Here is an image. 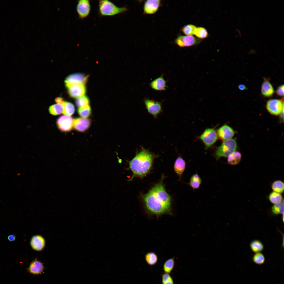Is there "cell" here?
Here are the masks:
<instances>
[{
  "instance_id": "obj_31",
  "label": "cell",
  "mask_w": 284,
  "mask_h": 284,
  "mask_svg": "<svg viewBox=\"0 0 284 284\" xmlns=\"http://www.w3.org/2000/svg\"><path fill=\"white\" fill-rule=\"evenodd\" d=\"M283 210L284 202L283 199L279 202L275 204L272 208V213L276 215L280 214H283Z\"/></svg>"
},
{
  "instance_id": "obj_14",
  "label": "cell",
  "mask_w": 284,
  "mask_h": 284,
  "mask_svg": "<svg viewBox=\"0 0 284 284\" xmlns=\"http://www.w3.org/2000/svg\"><path fill=\"white\" fill-rule=\"evenodd\" d=\"M88 78V76L81 73L71 74L67 77L65 79V85L78 83L85 84L87 81Z\"/></svg>"
},
{
  "instance_id": "obj_17",
  "label": "cell",
  "mask_w": 284,
  "mask_h": 284,
  "mask_svg": "<svg viewBox=\"0 0 284 284\" xmlns=\"http://www.w3.org/2000/svg\"><path fill=\"white\" fill-rule=\"evenodd\" d=\"M30 245L34 250L39 251L44 248L45 245V241L44 238L39 235L33 236L31 240Z\"/></svg>"
},
{
  "instance_id": "obj_8",
  "label": "cell",
  "mask_w": 284,
  "mask_h": 284,
  "mask_svg": "<svg viewBox=\"0 0 284 284\" xmlns=\"http://www.w3.org/2000/svg\"><path fill=\"white\" fill-rule=\"evenodd\" d=\"M70 97L78 98L84 96L86 92L85 84L80 83H76L65 85Z\"/></svg>"
},
{
  "instance_id": "obj_6",
  "label": "cell",
  "mask_w": 284,
  "mask_h": 284,
  "mask_svg": "<svg viewBox=\"0 0 284 284\" xmlns=\"http://www.w3.org/2000/svg\"><path fill=\"white\" fill-rule=\"evenodd\" d=\"M144 103L148 112L155 118L162 111V102H159L154 99L145 98Z\"/></svg>"
},
{
  "instance_id": "obj_34",
  "label": "cell",
  "mask_w": 284,
  "mask_h": 284,
  "mask_svg": "<svg viewBox=\"0 0 284 284\" xmlns=\"http://www.w3.org/2000/svg\"><path fill=\"white\" fill-rule=\"evenodd\" d=\"M196 27L194 25L189 24L184 26L181 29V31L185 34L192 36L194 34Z\"/></svg>"
},
{
  "instance_id": "obj_32",
  "label": "cell",
  "mask_w": 284,
  "mask_h": 284,
  "mask_svg": "<svg viewBox=\"0 0 284 284\" xmlns=\"http://www.w3.org/2000/svg\"><path fill=\"white\" fill-rule=\"evenodd\" d=\"M89 101L88 98L84 95L77 98L75 101V103L77 106L79 108L89 105Z\"/></svg>"
},
{
  "instance_id": "obj_4",
  "label": "cell",
  "mask_w": 284,
  "mask_h": 284,
  "mask_svg": "<svg viewBox=\"0 0 284 284\" xmlns=\"http://www.w3.org/2000/svg\"><path fill=\"white\" fill-rule=\"evenodd\" d=\"M237 148V142L235 139H231L224 141L217 149L215 152L216 158L227 157L230 154L236 151Z\"/></svg>"
},
{
  "instance_id": "obj_1",
  "label": "cell",
  "mask_w": 284,
  "mask_h": 284,
  "mask_svg": "<svg viewBox=\"0 0 284 284\" xmlns=\"http://www.w3.org/2000/svg\"><path fill=\"white\" fill-rule=\"evenodd\" d=\"M163 178L153 187L143 198L147 210L152 214L160 215L171 214V199L166 191Z\"/></svg>"
},
{
  "instance_id": "obj_13",
  "label": "cell",
  "mask_w": 284,
  "mask_h": 284,
  "mask_svg": "<svg viewBox=\"0 0 284 284\" xmlns=\"http://www.w3.org/2000/svg\"><path fill=\"white\" fill-rule=\"evenodd\" d=\"M217 132L218 137L224 141L231 139L235 133L233 129L226 124L219 128Z\"/></svg>"
},
{
  "instance_id": "obj_16",
  "label": "cell",
  "mask_w": 284,
  "mask_h": 284,
  "mask_svg": "<svg viewBox=\"0 0 284 284\" xmlns=\"http://www.w3.org/2000/svg\"><path fill=\"white\" fill-rule=\"evenodd\" d=\"M167 81L164 79L163 74L152 81L149 84L150 87L153 90L162 91L166 89L168 87Z\"/></svg>"
},
{
  "instance_id": "obj_12",
  "label": "cell",
  "mask_w": 284,
  "mask_h": 284,
  "mask_svg": "<svg viewBox=\"0 0 284 284\" xmlns=\"http://www.w3.org/2000/svg\"><path fill=\"white\" fill-rule=\"evenodd\" d=\"M161 1L159 0H148L144 3L143 13L148 14H152L156 12L160 7Z\"/></svg>"
},
{
  "instance_id": "obj_26",
  "label": "cell",
  "mask_w": 284,
  "mask_h": 284,
  "mask_svg": "<svg viewBox=\"0 0 284 284\" xmlns=\"http://www.w3.org/2000/svg\"><path fill=\"white\" fill-rule=\"evenodd\" d=\"M250 246L251 250L256 253L260 252L264 249V246L262 243L258 240L252 241L250 243Z\"/></svg>"
},
{
  "instance_id": "obj_22",
  "label": "cell",
  "mask_w": 284,
  "mask_h": 284,
  "mask_svg": "<svg viewBox=\"0 0 284 284\" xmlns=\"http://www.w3.org/2000/svg\"><path fill=\"white\" fill-rule=\"evenodd\" d=\"M201 181L199 175L197 174H195L191 177L189 184L193 189H197L200 187Z\"/></svg>"
},
{
  "instance_id": "obj_24",
  "label": "cell",
  "mask_w": 284,
  "mask_h": 284,
  "mask_svg": "<svg viewBox=\"0 0 284 284\" xmlns=\"http://www.w3.org/2000/svg\"><path fill=\"white\" fill-rule=\"evenodd\" d=\"M175 262L174 258L173 257L166 260L164 263L163 269L165 273L170 274L173 269Z\"/></svg>"
},
{
  "instance_id": "obj_23",
  "label": "cell",
  "mask_w": 284,
  "mask_h": 284,
  "mask_svg": "<svg viewBox=\"0 0 284 284\" xmlns=\"http://www.w3.org/2000/svg\"><path fill=\"white\" fill-rule=\"evenodd\" d=\"M63 113L65 115L70 116L72 115L75 110L73 104L69 102L64 101L63 104Z\"/></svg>"
},
{
  "instance_id": "obj_38",
  "label": "cell",
  "mask_w": 284,
  "mask_h": 284,
  "mask_svg": "<svg viewBox=\"0 0 284 284\" xmlns=\"http://www.w3.org/2000/svg\"><path fill=\"white\" fill-rule=\"evenodd\" d=\"M8 239L11 242L15 240L16 236L13 234L10 235L8 236Z\"/></svg>"
},
{
  "instance_id": "obj_15",
  "label": "cell",
  "mask_w": 284,
  "mask_h": 284,
  "mask_svg": "<svg viewBox=\"0 0 284 284\" xmlns=\"http://www.w3.org/2000/svg\"><path fill=\"white\" fill-rule=\"evenodd\" d=\"M91 123L90 120L84 118H77L74 120L73 126L77 130L80 132H83L89 127Z\"/></svg>"
},
{
  "instance_id": "obj_11",
  "label": "cell",
  "mask_w": 284,
  "mask_h": 284,
  "mask_svg": "<svg viewBox=\"0 0 284 284\" xmlns=\"http://www.w3.org/2000/svg\"><path fill=\"white\" fill-rule=\"evenodd\" d=\"M74 120L72 117L63 115L58 119L57 124L59 128L61 131L64 132L69 131L73 128Z\"/></svg>"
},
{
  "instance_id": "obj_30",
  "label": "cell",
  "mask_w": 284,
  "mask_h": 284,
  "mask_svg": "<svg viewBox=\"0 0 284 284\" xmlns=\"http://www.w3.org/2000/svg\"><path fill=\"white\" fill-rule=\"evenodd\" d=\"M196 36L200 39H204L208 36V33L206 29L201 27H196L194 33Z\"/></svg>"
},
{
  "instance_id": "obj_25",
  "label": "cell",
  "mask_w": 284,
  "mask_h": 284,
  "mask_svg": "<svg viewBox=\"0 0 284 284\" xmlns=\"http://www.w3.org/2000/svg\"><path fill=\"white\" fill-rule=\"evenodd\" d=\"M157 255L153 252H149L147 253L145 255V260L147 263L150 266L155 265L158 261Z\"/></svg>"
},
{
  "instance_id": "obj_7",
  "label": "cell",
  "mask_w": 284,
  "mask_h": 284,
  "mask_svg": "<svg viewBox=\"0 0 284 284\" xmlns=\"http://www.w3.org/2000/svg\"><path fill=\"white\" fill-rule=\"evenodd\" d=\"M268 111L272 115H278L284 110L283 100L276 99L268 100L266 104Z\"/></svg>"
},
{
  "instance_id": "obj_5",
  "label": "cell",
  "mask_w": 284,
  "mask_h": 284,
  "mask_svg": "<svg viewBox=\"0 0 284 284\" xmlns=\"http://www.w3.org/2000/svg\"><path fill=\"white\" fill-rule=\"evenodd\" d=\"M218 138L217 131L214 128L206 129L199 137L207 149L213 145Z\"/></svg>"
},
{
  "instance_id": "obj_19",
  "label": "cell",
  "mask_w": 284,
  "mask_h": 284,
  "mask_svg": "<svg viewBox=\"0 0 284 284\" xmlns=\"http://www.w3.org/2000/svg\"><path fill=\"white\" fill-rule=\"evenodd\" d=\"M275 92L274 89L269 81L265 78L261 87V92L265 97H271Z\"/></svg>"
},
{
  "instance_id": "obj_35",
  "label": "cell",
  "mask_w": 284,
  "mask_h": 284,
  "mask_svg": "<svg viewBox=\"0 0 284 284\" xmlns=\"http://www.w3.org/2000/svg\"><path fill=\"white\" fill-rule=\"evenodd\" d=\"M252 260L256 264L261 265L264 262L265 258L264 255L260 252L256 253L253 256Z\"/></svg>"
},
{
  "instance_id": "obj_18",
  "label": "cell",
  "mask_w": 284,
  "mask_h": 284,
  "mask_svg": "<svg viewBox=\"0 0 284 284\" xmlns=\"http://www.w3.org/2000/svg\"><path fill=\"white\" fill-rule=\"evenodd\" d=\"M186 163L182 157L178 156L175 161L174 166V171L180 179L186 168Z\"/></svg>"
},
{
  "instance_id": "obj_40",
  "label": "cell",
  "mask_w": 284,
  "mask_h": 284,
  "mask_svg": "<svg viewBox=\"0 0 284 284\" xmlns=\"http://www.w3.org/2000/svg\"><path fill=\"white\" fill-rule=\"evenodd\" d=\"M55 101L58 103H60L63 104L64 101L63 100V99L61 97H58L55 99Z\"/></svg>"
},
{
  "instance_id": "obj_2",
  "label": "cell",
  "mask_w": 284,
  "mask_h": 284,
  "mask_svg": "<svg viewBox=\"0 0 284 284\" xmlns=\"http://www.w3.org/2000/svg\"><path fill=\"white\" fill-rule=\"evenodd\" d=\"M141 148V150L129 162L128 169L131 171L133 175L129 181H131L135 177L143 178L151 168L155 155L149 150L143 147Z\"/></svg>"
},
{
  "instance_id": "obj_39",
  "label": "cell",
  "mask_w": 284,
  "mask_h": 284,
  "mask_svg": "<svg viewBox=\"0 0 284 284\" xmlns=\"http://www.w3.org/2000/svg\"><path fill=\"white\" fill-rule=\"evenodd\" d=\"M238 88L240 90H243L247 89L245 85L243 84H240L238 86Z\"/></svg>"
},
{
  "instance_id": "obj_36",
  "label": "cell",
  "mask_w": 284,
  "mask_h": 284,
  "mask_svg": "<svg viewBox=\"0 0 284 284\" xmlns=\"http://www.w3.org/2000/svg\"><path fill=\"white\" fill-rule=\"evenodd\" d=\"M162 284H174L173 278L170 274L164 273L161 275Z\"/></svg>"
},
{
  "instance_id": "obj_21",
  "label": "cell",
  "mask_w": 284,
  "mask_h": 284,
  "mask_svg": "<svg viewBox=\"0 0 284 284\" xmlns=\"http://www.w3.org/2000/svg\"><path fill=\"white\" fill-rule=\"evenodd\" d=\"M227 157L228 163L231 165H235L238 164L240 162L241 155L240 152L235 151L230 154Z\"/></svg>"
},
{
  "instance_id": "obj_37",
  "label": "cell",
  "mask_w": 284,
  "mask_h": 284,
  "mask_svg": "<svg viewBox=\"0 0 284 284\" xmlns=\"http://www.w3.org/2000/svg\"><path fill=\"white\" fill-rule=\"evenodd\" d=\"M284 85H281L279 86L276 90L277 94L281 97H283L284 95Z\"/></svg>"
},
{
  "instance_id": "obj_20",
  "label": "cell",
  "mask_w": 284,
  "mask_h": 284,
  "mask_svg": "<svg viewBox=\"0 0 284 284\" xmlns=\"http://www.w3.org/2000/svg\"><path fill=\"white\" fill-rule=\"evenodd\" d=\"M44 266L41 262L35 260L30 264L28 270L29 273L35 275L41 273L43 271Z\"/></svg>"
},
{
  "instance_id": "obj_9",
  "label": "cell",
  "mask_w": 284,
  "mask_h": 284,
  "mask_svg": "<svg viewBox=\"0 0 284 284\" xmlns=\"http://www.w3.org/2000/svg\"><path fill=\"white\" fill-rule=\"evenodd\" d=\"M200 42V39L192 36H179L175 40V43L180 47L194 45Z\"/></svg>"
},
{
  "instance_id": "obj_3",
  "label": "cell",
  "mask_w": 284,
  "mask_h": 284,
  "mask_svg": "<svg viewBox=\"0 0 284 284\" xmlns=\"http://www.w3.org/2000/svg\"><path fill=\"white\" fill-rule=\"evenodd\" d=\"M99 11L102 16H111L120 14L126 11V7H119L108 0L99 1Z\"/></svg>"
},
{
  "instance_id": "obj_33",
  "label": "cell",
  "mask_w": 284,
  "mask_h": 284,
  "mask_svg": "<svg viewBox=\"0 0 284 284\" xmlns=\"http://www.w3.org/2000/svg\"><path fill=\"white\" fill-rule=\"evenodd\" d=\"M79 114L81 116L84 118H86L89 116L91 113V109L89 105L85 106L79 108L78 110Z\"/></svg>"
},
{
  "instance_id": "obj_10",
  "label": "cell",
  "mask_w": 284,
  "mask_h": 284,
  "mask_svg": "<svg viewBox=\"0 0 284 284\" xmlns=\"http://www.w3.org/2000/svg\"><path fill=\"white\" fill-rule=\"evenodd\" d=\"M91 5L89 0H79L76 7V10L79 17L83 19L88 16L91 11Z\"/></svg>"
},
{
  "instance_id": "obj_28",
  "label": "cell",
  "mask_w": 284,
  "mask_h": 284,
  "mask_svg": "<svg viewBox=\"0 0 284 284\" xmlns=\"http://www.w3.org/2000/svg\"><path fill=\"white\" fill-rule=\"evenodd\" d=\"M271 188L273 191L282 193L284 191V183L280 180L275 181L272 184Z\"/></svg>"
},
{
  "instance_id": "obj_27",
  "label": "cell",
  "mask_w": 284,
  "mask_h": 284,
  "mask_svg": "<svg viewBox=\"0 0 284 284\" xmlns=\"http://www.w3.org/2000/svg\"><path fill=\"white\" fill-rule=\"evenodd\" d=\"M63 104L57 103L51 106L49 109L50 113L53 115H57L63 113Z\"/></svg>"
},
{
  "instance_id": "obj_29",
  "label": "cell",
  "mask_w": 284,
  "mask_h": 284,
  "mask_svg": "<svg viewBox=\"0 0 284 284\" xmlns=\"http://www.w3.org/2000/svg\"><path fill=\"white\" fill-rule=\"evenodd\" d=\"M268 198L270 201L274 204L279 202L282 200V196L280 193L273 191L270 193Z\"/></svg>"
}]
</instances>
